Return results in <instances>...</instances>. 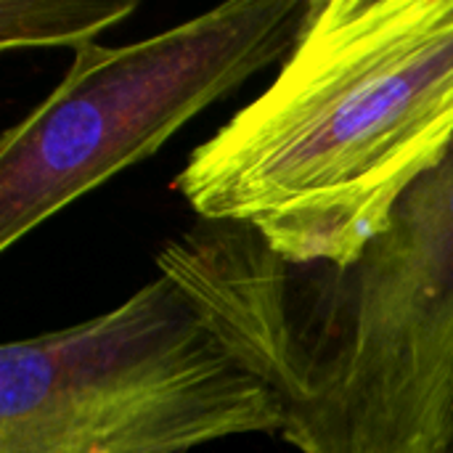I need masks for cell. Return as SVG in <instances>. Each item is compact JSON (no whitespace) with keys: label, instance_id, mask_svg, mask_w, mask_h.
<instances>
[{"label":"cell","instance_id":"6da1fadb","mask_svg":"<svg viewBox=\"0 0 453 453\" xmlns=\"http://www.w3.org/2000/svg\"><path fill=\"white\" fill-rule=\"evenodd\" d=\"M157 271L276 395L295 451H435L453 395V138L345 268L196 220Z\"/></svg>","mask_w":453,"mask_h":453},{"label":"cell","instance_id":"7a4b0ae2","mask_svg":"<svg viewBox=\"0 0 453 453\" xmlns=\"http://www.w3.org/2000/svg\"><path fill=\"white\" fill-rule=\"evenodd\" d=\"M453 138V0H313L276 80L173 188L284 263L345 268Z\"/></svg>","mask_w":453,"mask_h":453},{"label":"cell","instance_id":"3957f363","mask_svg":"<svg viewBox=\"0 0 453 453\" xmlns=\"http://www.w3.org/2000/svg\"><path fill=\"white\" fill-rule=\"evenodd\" d=\"M281 425L276 395L165 273L0 350V453H188Z\"/></svg>","mask_w":453,"mask_h":453},{"label":"cell","instance_id":"277c9868","mask_svg":"<svg viewBox=\"0 0 453 453\" xmlns=\"http://www.w3.org/2000/svg\"><path fill=\"white\" fill-rule=\"evenodd\" d=\"M311 8L313 0H231L127 45L80 48L50 96L0 138V250L287 58Z\"/></svg>","mask_w":453,"mask_h":453},{"label":"cell","instance_id":"5b68a950","mask_svg":"<svg viewBox=\"0 0 453 453\" xmlns=\"http://www.w3.org/2000/svg\"><path fill=\"white\" fill-rule=\"evenodd\" d=\"M138 11V0H0V48L74 53Z\"/></svg>","mask_w":453,"mask_h":453},{"label":"cell","instance_id":"8992f818","mask_svg":"<svg viewBox=\"0 0 453 453\" xmlns=\"http://www.w3.org/2000/svg\"><path fill=\"white\" fill-rule=\"evenodd\" d=\"M433 453H453V395L451 403H449V411H446V419H443V427H441V435H438V443H435V451Z\"/></svg>","mask_w":453,"mask_h":453}]
</instances>
